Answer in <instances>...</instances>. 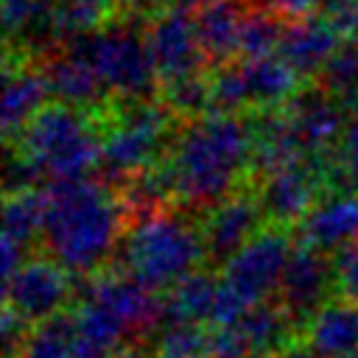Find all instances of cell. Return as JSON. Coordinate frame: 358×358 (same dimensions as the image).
<instances>
[{
  "mask_svg": "<svg viewBox=\"0 0 358 358\" xmlns=\"http://www.w3.org/2000/svg\"><path fill=\"white\" fill-rule=\"evenodd\" d=\"M20 358H84L73 316L59 313L42 324H34L25 336Z\"/></svg>",
  "mask_w": 358,
  "mask_h": 358,
  "instance_id": "d4e9b609",
  "label": "cell"
},
{
  "mask_svg": "<svg viewBox=\"0 0 358 358\" xmlns=\"http://www.w3.org/2000/svg\"><path fill=\"white\" fill-rule=\"evenodd\" d=\"M260 218H263V213H260L257 196L235 193V196L224 199L221 204H215L201 227L207 257L227 263L243 243H249L257 235Z\"/></svg>",
  "mask_w": 358,
  "mask_h": 358,
  "instance_id": "5bb4252c",
  "label": "cell"
},
{
  "mask_svg": "<svg viewBox=\"0 0 358 358\" xmlns=\"http://www.w3.org/2000/svg\"><path fill=\"white\" fill-rule=\"evenodd\" d=\"M322 17L347 42L358 39V0H322Z\"/></svg>",
  "mask_w": 358,
  "mask_h": 358,
  "instance_id": "4dcf8cb0",
  "label": "cell"
},
{
  "mask_svg": "<svg viewBox=\"0 0 358 358\" xmlns=\"http://www.w3.org/2000/svg\"><path fill=\"white\" fill-rule=\"evenodd\" d=\"M338 168L347 176V182L352 185V190H358V120H350L344 134H341V148H338Z\"/></svg>",
  "mask_w": 358,
  "mask_h": 358,
  "instance_id": "d6a6232c",
  "label": "cell"
},
{
  "mask_svg": "<svg viewBox=\"0 0 358 358\" xmlns=\"http://www.w3.org/2000/svg\"><path fill=\"white\" fill-rule=\"evenodd\" d=\"M291 313L282 305H271V302H260L252 305L232 327L241 333V338L246 341L252 358H274L280 355L291 338Z\"/></svg>",
  "mask_w": 358,
  "mask_h": 358,
  "instance_id": "7402d4cb",
  "label": "cell"
},
{
  "mask_svg": "<svg viewBox=\"0 0 358 358\" xmlns=\"http://www.w3.org/2000/svg\"><path fill=\"white\" fill-rule=\"evenodd\" d=\"M173 112L157 101H129L117 115V123L101 140L98 173L103 185L129 182L131 176L151 168V159L159 151V143L171 126Z\"/></svg>",
  "mask_w": 358,
  "mask_h": 358,
  "instance_id": "8992f818",
  "label": "cell"
},
{
  "mask_svg": "<svg viewBox=\"0 0 358 358\" xmlns=\"http://www.w3.org/2000/svg\"><path fill=\"white\" fill-rule=\"evenodd\" d=\"M48 84L42 73L34 70H6L3 81V134L14 137L25 129V123L45 106Z\"/></svg>",
  "mask_w": 358,
  "mask_h": 358,
  "instance_id": "603a6c76",
  "label": "cell"
},
{
  "mask_svg": "<svg viewBox=\"0 0 358 358\" xmlns=\"http://www.w3.org/2000/svg\"><path fill=\"white\" fill-rule=\"evenodd\" d=\"M201 3H207V0H171V6H182V8H187V6H201Z\"/></svg>",
  "mask_w": 358,
  "mask_h": 358,
  "instance_id": "d590c367",
  "label": "cell"
},
{
  "mask_svg": "<svg viewBox=\"0 0 358 358\" xmlns=\"http://www.w3.org/2000/svg\"><path fill=\"white\" fill-rule=\"evenodd\" d=\"M246 162H252V126L241 115L207 112L182 126L162 168L182 204L204 207L229 199Z\"/></svg>",
  "mask_w": 358,
  "mask_h": 358,
  "instance_id": "6da1fadb",
  "label": "cell"
},
{
  "mask_svg": "<svg viewBox=\"0 0 358 358\" xmlns=\"http://www.w3.org/2000/svg\"><path fill=\"white\" fill-rule=\"evenodd\" d=\"M274 358H319L308 344H291V347H285L280 355H274Z\"/></svg>",
  "mask_w": 358,
  "mask_h": 358,
  "instance_id": "e575fe53",
  "label": "cell"
},
{
  "mask_svg": "<svg viewBox=\"0 0 358 358\" xmlns=\"http://www.w3.org/2000/svg\"><path fill=\"white\" fill-rule=\"evenodd\" d=\"M338 39L341 36L322 14L302 17V20H291L282 28L277 53L294 67L296 76H313V73H322L333 59V53L341 48Z\"/></svg>",
  "mask_w": 358,
  "mask_h": 358,
  "instance_id": "e0dca14e",
  "label": "cell"
},
{
  "mask_svg": "<svg viewBox=\"0 0 358 358\" xmlns=\"http://www.w3.org/2000/svg\"><path fill=\"white\" fill-rule=\"evenodd\" d=\"M42 76H45L48 92L53 98H59V103H67L76 109L92 106L103 95V84H101L98 73L92 70V64L73 50H64V53L48 59Z\"/></svg>",
  "mask_w": 358,
  "mask_h": 358,
  "instance_id": "44dd1931",
  "label": "cell"
},
{
  "mask_svg": "<svg viewBox=\"0 0 358 358\" xmlns=\"http://www.w3.org/2000/svg\"><path fill=\"white\" fill-rule=\"evenodd\" d=\"M162 101L173 115H187L190 120L201 117L210 112V78L196 73V76L171 81V84H165Z\"/></svg>",
  "mask_w": 358,
  "mask_h": 358,
  "instance_id": "f1b7e54d",
  "label": "cell"
},
{
  "mask_svg": "<svg viewBox=\"0 0 358 358\" xmlns=\"http://www.w3.org/2000/svg\"><path fill=\"white\" fill-rule=\"evenodd\" d=\"M333 285V260H327L324 252L299 243L294 246L280 280V305L296 319L313 316L322 305H327L324 299Z\"/></svg>",
  "mask_w": 358,
  "mask_h": 358,
  "instance_id": "7c38bea8",
  "label": "cell"
},
{
  "mask_svg": "<svg viewBox=\"0 0 358 358\" xmlns=\"http://www.w3.org/2000/svg\"><path fill=\"white\" fill-rule=\"evenodd\" d=\"M221 302H224L221 277L193 271L165 294L162 322L165 324H196V327L210 324V327H218Z\"/></svg>",
  "mask_w": 358,
  "mask_h": 358,
  "instance_id": "2e32d148",
  "label": "cell"
},
{
  "mask_svg": "<svg viewBox=\"0 0 358 358\" xmlns=\"http://www.w3.org/2000/svg\"><path fill=\"white\" fill-rule=\"evenodd\" d=\"M148 59L154 64V73L162 84L196 76L204 64V53L199 48L193 14L182 6L162 8L143 34Z\"/></svg>",
  "mask_w": 358,
  "mask_h": 358,
  "instance_id": "ba28073f",
  "label": "cell"
},
{
  "mask_svg": "<svg viewBox=\"0 0 358 358\" xmlns=\"http://www.w3.org/2000/svg\"><path fill=\"white\" fill-rule=\"evenodd\" d=\"M243 6L238 0H207L196 8L193 25L199 36V48L207 62L224 67L238 53V31L243 20Z\"/></svg>",
  "mask_w": 358,
  "mask_h": 358,
  "instance_id": "ac0fdd59",
  "label": "cell"
},
{
  "mask_svg": "<svg viewBox=\"0 0 358 358\" xmlns=\"http://www.w3.org/2000/svg\"><path fill=\"white\" fill-rule=\"evenodd\" d=\"M81 299L103 308L126 336L145 333L162 319V299L123 271H98L84 282Z\"/></svg>",
  "mask_w": 358,
  "mask_h": 358,
  "instance_id": "30bf717a",
  "label": "cell"
},
{
  "mask_svg": "<svg viewBox=\"0 0 358 358\" xmlns=\"http://www.w3.org/2000/svg\"><path fill=\"white\" fill-rule=\"evenodd\" d=\"M322 90H327L333 98L338 95L344 103L358 95V39L344 42L327 67L322 70Z\"/></svg>",
  "mask_w": 358,
  "mask_h": 358,
  "instance_id": "83f0119b",
  "label": "cell"
},
{
  "mask_svg": "<svg viewBox=\"0 0 358 358\" xmlns=\"http://www.w3.org/2000/svg\"><path fill=\"white\" fill-rule=\"evenodd\" d=\"M358 241V193H336L313 204L299 221V243L327 252Z\"/></svg>",
  "mask_w": 358,
  "mask_h": 358,
  "instance_id": "9a60e30c",
  "label": "cell"
},
{
  "mask_svg": "<svg viewBox=\"0 0 358 358\" xmlns=\"http://www.w3.org/2000/svg\"><path fill=\"white\" fill-rule=\"evenodd\" d=\"M333 274H336V288L341 291V296L358 305V241L336 252Z\"/></svg>",
  "mask_w": 358,
  "mask_h": 358,
  "instance_id": "f546056e",
  "label": "cell"
},
{
  "mask_svg": "<svg viewBox=\"0 0 358 358\" xmlns=\"http://www.w3.org/2000/svg\"><path fill=\"white\" fill-rule=\"evenodd\" d=\"M45 243L67 271H95L112 252L123 207L103 182L53 179L42 187Z\"/></svg>",
  "mask_w": 358,
  "mask_h": 358,
  "instance_id": "7a4b0ae2",
  "label": "cell"
},
{
  "mask_svg": "<svg viewBox=\"0 0 358 358\" xmlns=\"http://www.w3.org/2000/svg\"><path fill=\"white\" fill-rule=\"evenodd\" d=\"M257 3V8H263V11H271L274 17H285V20H302V17H308V11L319 3L322 6V0H255Z\"/></svg>",
  "mask_w": 358,
  "mask_h": 358,
  "instance_id": "836d02e7",
  "label": "cell"
},
{
  "mask_svg": "<svg viewBox=\"0 0 358 358\" xmlns=\"http://www.w3.org/2000/svg\"><path fill=\"white\" fill-rule=\"evenodd\" d=\"M322 185H324V171L319 157H310L268 173L257 190V204L263 218L280 227L302 221L313 210L310 204L316 201V193Z\"/></svg>",
  "mask_w": 358,
  "mask_h": 358,
  "instance_id": "8fae6325",
  "label": "cell"
},
{
  "mask_svg": "<svg viewBox=\"0 0 358 358\" xmlns=\"http://www.w3.org/2000/svg\"><path fill=\"white\" fill-rule=\"evenodd\" d=\"M123 266L148 291H171L207 257L201 229L173 213L137 218L123 238Z\"/></svg>",
  "mask_w": 358,
  "mask_h": 358,
  "instance_id": "3957f363",
  "label": "cell"
},
{
  "mask_svg": "<svg viewBox=\"0 0 358 358\" xmlns=\"http://www.w3.org/2000/svg\"><path fill=\"white\" fill-rule=\"evenodd\" d=\"M319 358H350L358 352V305L341 299L322 305L308 319V341Z\"/></svg>",
  "mask_w": 358,
  "mask_h": 358,
  "instance_id": "d6986e66",
  "label": "cell"
},
{
  "mask_svg": "<svg viewBox=\"0 0 358 358\" xmlns=\"http://www.w3.org/2000/svg\"><path fill=\"white\" fill-rule=\"evenodd\" d=\"M109 358H143V355H137V352H131V350H120V352H115V355H109Z\"/></svg>",
  "mask_w": 358,
  "mask_h": 358,
  "instance_id": "8d00e7d4",
  "label": "cell"
},
{
  "mask_svg": "<svg viewBox=\"0 0 358 358\" xmlns=\"http://www.w3.org/2000/svg\"><path fill=\"white\" fill-rule=\"evenodd\" d=\"M285 115L291 117V126L310 157H319L322 151H327L347 129L341 117V106L322 87L299 90L285 103Z\"/></svg>",
  "mask_w": 358,
  "mask_h": 358,
  "instance_id": "4fadbf2b",
  "label": "cell"
},
{
  "mask_svg": "<svg viewBox=\"0 0 358 358\" xmlns=\"http://www.w3.org/2000/svg\"><path fill=\"white\" fill-rule=\"evenodd\" d=\"M20 154L28 157L42 176L87 179L98 171L101 140L90 117L67 103H45L20 131Z\"/></svg>",
  "mask_w": 358,
  "mask_h": 358,
  "instance_id": "277c9868",
  "label": "cell"
},
{
  "mask_svg": "<svg viewBox=\"0 0 358 358\" xmlns=\"http://www.w3.org/2000/svg\"><path fill=\"white\" fill-rule=\"evenodd\" d=\"M67 50L92 64L101 84L129 101H151L157 73L145 50V39L129 25H109L67 42Z\"/></svg>",
  "mask_w": 358,
  "mask_h": 358,
  "instance_id": "5b68a950",
  "label": "cell"
},
{
  "mask_svg": "<svg viewBox=\"0 0 358 358\" xmlns=\"http://www.w3.org/2000/svg\"><path fill=\"white\" fill-rule=\"evenodd\" d=\"M6 308L14 310L25 324H42L62 313L70 296L67 268L56 260L31 257L8 280H3Z\"/></svg>",
  "mask_w": 358,
  "mask_h": 358,
  "instance_id": "9c48e42d",
  "label": "cell"
},
{
  "mask_svg": "<svg viewBox=\"0 0 358 358\" xmlns=\"http://www.w3.org/2000/svg\"><path fill=\"white\" fill-rule=\"evenodd\" d=\"M45 229V199L42 187L8 193L3 207V238L28 249V243Z\"/></svg>",
  "mask_w": 358,
  "mask_h": 358,
  "instance_id": "cb8c5ba5",
  "label": "cell"
},
{
  "mask_svg": "<svg viewBox=\"0 0 358 358\" xmlns=\"http://www.w3.org/2000/svg\"><path fill=\"white\" fill-rule=\"evenodd\" d=\"M207 358H252V352L235 327H210Z\"/></svg>",
  "mask_w": 358,
  "mask_h": 358,
  "instance_id": "1f68e13d",
  "label": "cell"
},
{
  "mask_svg": "<svg viewBox=\"0 0 358 358\" xmlns=\"http://www.w3.org/2000/svg\"><path fill=\"white\" fill-rule=\"evenodd\" d=\"M243 90H246V101L249 106H277L282 101H291L296 95V73L294 67L280 56H260V59H238L235 62Z\"/></svg>",
  "mask_w": 358,
  "mask_h": 358,
  "instance_id": "ffe728a7",
  "label": "cell"
},
{
  "mask_svg": "<svg viewBox=\"0 0 358 358\" xmlns=\"http://www.w3.org/2000/svg\"><path fill=\"white\" fill-rule=\"evenodd\" d=\"M291 252H294L291 238L280 227L260 229L224 263L221 280L246 308L260 305L274 288H280Z\"/></svg>",
  "mask_w": 358,
  "mask_h": 358,
  "instance_id": "52a82bcc",
  "label": "cell"
},
{
  "mask_svg": "<svg viewBox=\"0 0 358 358\" xmlns=\"http://www.w3.org/2000/svg\"><path fill=\"white\" fill-rule=\"evenodd\" d=\"M282 28L285 25H280V17H274L271 11H263V8L243 11L241 31H238L241 59H260V56L277 53L280 39H282Z\"/></svg>",
  "mask_w": 358,
  "mask_h": 358,
  "instance_id": "4316f807",
  "label": "cell"
},
{
  "mask_svg": "<svg viewBox=\"0 0 358 358\" xmlns=\"http://www.w3.org/2000/svg\"><path fill=\"white\" fill-rule=\"evenodd\" d=\"M115 0H50V22L56 36H84L98 31L103 17H109Z\"/></svg>",
  "mask_w": 358,
  "mask_h": 358,
  "instance_id": "484cf974",
  "label": "cell"
}]
</instances>
